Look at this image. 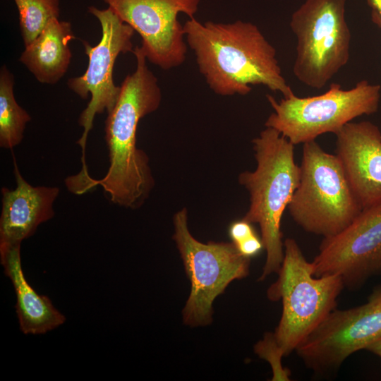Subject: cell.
I'll use <instances>...</instances> for the list:
<instances>
[{
  "label": "cell",
  "mask_w": 381,
  "mask_h": 381,
  "mask_svg": "<svg viewBox=\"0 0 381 381\" xmlns=\"http://www.w3.org/2000/svg\"><path fill=\"white\" fill-rule=\"evenodd\" d=\"M183 30L199 71L215 94L246 95L258 85L284 97L294 94L282 73L275 48L255 24L239 20L202 23L190 18Z\"/></svg>",
  "instance_id": "1"
},
{
  "label": "cell",
  "mask_w": 381,
  "mask_h": 381,
  "mask_svg": "<svg viewBox=\"0 0 381 381\" xmlns=\"http://www.w3.org/2000/svg\"><path fill=\"white\" fill-rule=\"evenodd\" d=\"M132 53L136 68L124 78L118 100L105 121L108 171L102 179H87L80 194L100 186L113 203L138 209L149 197L155 181L148 156L136 147L137 128L142 118L159 108L162 91L141 47H135Z\"/></svg>",
  "instance_id": "2"
},
{
  "label": "cell",
  "mask_w": 381,
  "mask_h": 381,
  "mask_svg": "<svg viewBox=\"0 0 381 381\" xmlns=\"http://www.w3.org/2000/svg\"><path fill=\"white\" fill-rule=\"evenodd\" d=\"M256 160L253 171L240 173L238 182L248 192L250 205L242 218L260 226L266 260L258 281L277 273L284 255L281 222L296 189L301 169L294 145L278 131L265 127L252 140Z\"/></svg>",
  "instance_id": "3"
},
{
  "label": "cell",
  "mask_w": 381,
  "mask_h": 381,
  "mask_svg": "<svg viewBox=\"0 0 381 381\" xmlns=\"http://www.w3.org/2000/svg\"><path fill=\"white\" fill-rule=\"evenodd\" d=\"M284 255L277 280L267 289L270 301H281V318L274 333L284 356L296 351L336 308L344 288L335 274L315 277L311 262L292 238L284 241Z\"/></svg>",
  "instance_id": "4"
},
{
  "label": "cell",
  "mask_w": 381,
  "mask_h": 381,
  "mask_svg": "<svg viewBox=\"0 0 381 381\" xmlns=\"http://www.w3.org/2000/svg\"><path fill=\"white\" fill-rule=\"evenodd\" d=\"M299 183L287 207L293 220L307 232L334 236L363 210L336 155L315 141L303 144Z\"/></svg>",
  "instance_id": "5"
},
{
  "label": "cell",
  "mask_w": 381,
  "mask_h": 381,
  "mask_svg": "<svg viewBox=\"0 0 381 381\" xmlns=\"http://www.w3.org/2000/svg\"><path fill=\"white\" fill-rule=\"evenodd\" d=\"M380 91V85L363 80L349 90L332 83L327 91L313 97L293 94L277 101L267 95L274 111L265 126L278 131L294 145L315 140L325 133L335 135L356 118L377 112Z\"/></svg>",
  "instance_id": "6"
},
{
  "label": "cell",
  "mask_w": 381,
  "mask_h": 381,
  "mask_svg": "<svg viewBox=\"0 0 381 381\" xmlns=\"http://www.w3.org/2000/svg\"><path fill=\"white\" fill-rule=\"evenodd\" d=\"M173 239L180 253L190 291L182 310L183 322L191 327L212 323L213 302L228 285L249 274L250 259L241 255L231 242L202 243L188 226L186 207L173 217Z\"/></svg>",
  "instance_id": "7"
},
{
  "label": "cell",
  "mask_w": 381,
  "mask_h": 381,
  "mask_svg": "<svg viewBox=\"0 0 381 381\" xmlns=\"http://www.w3.org/2000/svg\"><path fill=\"white\" fill-rule=\"evenodd\" d=\"M346 0H306L292 15L296 38L295 77L322 89L349 61L351 35L346 20Z\"/></svg>",
  "instance_id": "8"
},
{
  "label": "cell",
  "mask_w": 381,
  "mask_h": 381,
  "mask_svg": "<svg viewBox=\"0 0 381 381\" xmlns=\"http://www.w3.org/2000/svg\"><path fill=\"white\" fill-rule=\"evenodd\" d=\"M87 11L98 20L102 37L99 43L93 47L83 41L85 52L88 56L87 69L83 75L69 78L67 82L68 88L82 99L91 95L87 107L78 119L83 133L78 143L83 148V156L95 115L104 111L109 114L118 100L121 87L114 83L113 68L120 54L133 52L132 37L135 32L109 7L99 9L91 6L87 8Z\"/></svg>",
  "instance_id": "9"
},
{
  "label": "cell",
  "mask_w": 381,
  "mask_h": 381,
  "mask_svg": "<svg viewBox=\"0 0 381 381\" xmlns=\"http://www.w3.org/2000/svg\"><path fill=\"white\" fill-rule=\"evenodd\" d=\"M381 337V285L366 303L333 310L296 350L308 368L317 373L337 370L351 354L366 350Z\"/></svg>",
  "instance_id": "10"
},
{
  "label": "cell",
  "mask_w": 381,
  "mask_h": 381,
  "mask_svg": "<svg viewBox=\"0 0 381 381\" xmlns=\"http://www.w3.org/2000/svg\"><path fill=\"white\" fill-rule=\"evenodd\" d=\"M142 39L147 59L167 71L186 59L183 25L178 16L193 18L201 0H103Z\"/></svg>",
  "instance_id": "11"
},
{
  "label": "cell",
  "mask_w": 381,
  "mask_h": 381,
  "mask_svg": "<svg viewBox=\"0 0 381 381\" xmlns=\"http://www.w3.org/2000/svg\"><path fill=\"white\" fill-rule=\"evenodd\" d=\"M311 265L315 277L338 275L349 289L380 275L381 203L363 209L338 234L323 238Z\"/></svg>",
  "instance_id": "12"
},
{
  "label": "cell",
  "mask_w": 381,
  "mask_h": 381,
  "mask_svg": "<svg viewBox=\"0 0 381 381\" xmlns=\"http://www.w3.org/2000/svg\"><path fill=\"white\" fill-rule=\"evenodd\" d=\"M336 155L362 209L381 203V131L351 121L336 134Z\"/></svg>",
  "instance_id": "13"
},
{
  "label": "cell",
  "mask_w": 381,
  "mask_h": 381,
  "mask_svg": "<svg viewBox=\"0 0 381 381\" xmlns=\"http://www.w3.org/2000/svg\"><path fill=\"white\" fill-rule=\"evenodd\" d=\"M16 188H1L0 248L20 246L32 236L38 226L54 215V202L59 194L57 187L32 186L22 176L14 164Z\"/></svg>",
  "instance_id": "14"
},
{
  "label": "cell",
  "mask_w": 381,
  "mask_h": 381,
  "mask_svg": "<svg viewBox=\"0 0 381 381\" xmlns=\"http://www.w3.org/2000/svg\"><path fill=\"white\" fill-rule=\"evenodd\" d=\"M1 263L16 295V309L20 329L25 334H44L61 325L66 318L46 296L38 294L24 276L20 246L0 248Z\"/></svg>",
  "instance_id": "15"
},
{
  "label": "cell",
  "mask_w": 381,
  "mask_h": 381,
  "mask_svg": "<svg viewBox=\"0 0 381 381\" xmlns=\"http://www.w3.org/2000/svg\"><path fill=\"white\" fill-rule=\"evenodd\" d=\"M74 39L71 23L53 19L25 47L19 61L40 83L56 84L68 68L72 58L68 44Z\"/></svg>",
  "instance_id": "16"
},
{
  "label": "cell",
  "mask_w": 381,
  "mask_h": 381,
  "mask_svg": "<svg viewBox=\"0 0 381 381\" xmlns=\"http://www.w3.org/2000/svg\"><path fill=\"white\" fill-rule=\"evenodd\" d=\"M14 76L4 65L0 70V147L12 149L19 145L30 114L16 102Z\"/></svg>",
  "instance_id": "17"
},
{
  "label": "cell",
  "mask_w": 381,
  "mask_h": 381,
  "mask_svg": "<svg viewBox=\"0 0 381 381\" xmlns=\"http://www.w3.org/2000/svg\"><path fill=\"white\" fill-rule=\"evenodd\" d=\"M25 47L29 45L52 20L59 18L60 0H14Z\"/></svg>",
  "instance_id": "18"
},
{
  "label": "cell",
  "mask_w": 381,
  "mask_h": 381,
  "mask_svg": "<svg viewBox=\"0 0 381 381\" xmlns=\"http://www.w3.org/2000/svg\"><path fill=\"white\" fill-rule=\"evenodd\" d=\"M254 351L260 358L270 363L272 371L271 380H290L291 372L282 365V359L284 354L278 345L273 332L265 334L263 339L255 345Z\"/></svg>",
  "instance_id": "19"
},
{
  "label": "cell",
  "mask_w": 381,
  "mask_h": 381,
  "mask_svg": "<svg viewBox=\"0 0 381 381\" xmlns=\"http://www.w3.org/2000/svg\"><path fill=\"white\" fill-rule=\"evenodd\" d=\"M229 234L236 244L255 234L252 224L242 219L232 222L229 228Z\"/></svg>",
  "instance_id": "20"
},
{
  "label": "cell",
  "mask_w": 381,
  "mask_h": 381,
  "mask_svg": "<svg viewBox=\"0 0 381 381\" xmlns=\"http://www.w3.org/2000/svg\"><path fill=\"white\" fill-rule=\"evenodd\" d=\"M235 246L241 255L248 258L258 255L264 248L261 238L256 234L236 243Z\"/></svg>",
  "instance_id": "21"
},
{
  "label": "cell",
  "mask_w": 381,
  "mask_h": 381,
  "mask_svg": "<svg viewBox=\"0 0 381 381\" xmlns=\"http://www.w3.org/2000/svg\"><path fill=\"white\" fill-rule=\"evenodd\" d=\"M371 8L372 21L377 25L381 23V0H365Z\"/></svg>",
  "instance_id": "22"
},
{
  "label": "cell",
  "mask_w": 381,
  "mask_h": 381,
  "mask_svg": "<svg viewBox=\"0 0 381 381\" xmlns=\"http://www.w3.org/2000/svg\"><path fill=\"white\" fill-rule=\"evenodd\" d=\"M366 350L381 358V337L370 345Z\"/></svg>",
  "instance_id": "23"
},
{
  "label": "cell",
  "mask_w": 381,
  "mask_h": 381,
  "mask_svg": "<svg viewBox=\"0 0 381 381\" xmlns=\"http://www.w3.org/2000/svg\"><path fill=\"white\" fill-rule=\"evenodd\" d=\"M377 25L379 28H381V23H379V24H377Z\"/></svg>",
  "instance_id": "24"
}]
</instances>
